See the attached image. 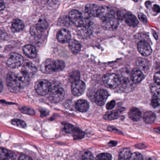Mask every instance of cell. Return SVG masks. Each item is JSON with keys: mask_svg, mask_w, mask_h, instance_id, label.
<instances>
[{"mask_svg": "<svg viewBox=\"0 0 160 160\" xmlns=\"http://www.w3.org/2000/svg\"><path fill=\"white\" fill-rule=\"evenodd\" d=\"M30 78L21 72L17 74L9 72L7 76V84L10 92L18 93L21 89L27 86Z\"/></svg>", "mask_w": 160, "mask_h": 160, "instance_id": "1", "label": "cell"}, {"mask_svg": "<svg viewBox=\"0 0 160 160\" xmlns=\"http://www.w3.org/2000/svg\"><path fill=\"white\" fill-rule=\"evenodd\" d=\"M65 64L63 61H56L48 59L42 63L40 70L45 74H51L54 72L62 71L64 68Z\"/></svg>", "mask_w": 160, "mask_h": 160, "instance_id": "2", "label": "cell"}, {"mask_svg": "<svg viewBox=\"0 0 160 160\" xmlns=\"http://www.w3.org/2000/svg\"><path fill=\"white\" fill-rule=\"evenodd\" d=\"M48 95V98L51 102L57 103L63 99L65 96L64 90L60 86H55L51 88Z\"/></svg>", "mask_w": 160, "mask_h": 160, "instance_id": "3", "label": "cell"}, {"mask_svg": "<svg viewBox=\"0 0 160 160\" xmlns=\"http://www.w3.org/2000/svg\"><path fill=\"white\" fill-rule=\"evenodd\" d=\"M51 88L50 83L47 80H38L35 84V89L37 93L40 96H45L48 94Z\"/></svg>", "mask_w": 160, "mask_h": 160, "instance_id": "4", "label": "cell"}, {"mask_svg": "<svg viewBox=\"0 0 160 160\" xmlns=\"http://www.w3.org/2000/svg\"><path fill=\"white\" fill-rule=\"evenodd\" d=\"M104 85L109 88H114L118 87L120 84L119 77L114 74H107L102 78Z\"/></svg>", "mask_w": 160, "mask_h": 160, "instance_id": "5", "label": "cell"}, {"mask_svg": "<svg viewBox=\"0 0 160 160\" xmlns=\"http://www.w3.org/2000/svg\"><path fill=\"white\" fill-rule=\"evenodd\" d=\"M23 62L21 55L17 52H12L8 60L7 65L10 68H17L22 65Z\"/></svg>", "mask_w": 160, "mask_h": 160, "instance_id": "6", "label": "cell"}, {"mask_svg": "<svg viewBox=\"0 0 160 160\" xmlns=\"http://www.w3.org/2000/svg\"><path fill=\"white\" fill-rule=\"evenodd\" d=\"M98 17L102 21L116 17L114 11L108 7H102L99 8Z\"/></svg>", "mask_w": 160, "mask_h": 160, "instance_id": "7", "label": "cell"}, {"mask_svg": "<svg viewBox=\"0 0 160 160\" xmlns=\"http://www.w3.org/2000/svg\"><path fill=\"white\" fill-rule=\"evenodd\" d=\"M86 85L82 81L78 80L73 82L71 86V91L73 95L77 97L81 96L83 94L85 90Z\"/></svg>", "mask_w": 160, "mask_h": 160, "instance_id": "8", "label": "cell"}, {"mask_svg": "<svg viewBox=\"0 0 160 160\" xmlns=\"http://www.w3.org/2000/svg\"><path fill=\"white\" fill-rule=\"evenodd\" d=\"M69 19L70 21L78 27L82 26L83 23L82 15L77 10H73L69 13Z\"/></svg>", "mask_w": 160, "mask_h": 160, "instance_id": "9", "label": "cell"}, {"mask_svg": "<svg viewBox=\"0 0 160 160\" xmlns=\"http://www.w3.org/2000/svg\"><path fill=\"white\" fill-rule=\"evenodd\" d=\"M109 94L105 89H101L96 92L95 96V101L98 105L102 106L107 100Z\"/></svg>", "mask_w": 160, "mask_h": 160, "instance_id": "10", "label": "cell"}, {"mask_svg": "<svg viewBox=\"0 0 160 160\" xmlns=\"http://www.w3.org/2000/svg\"><path fill=\"white\" fill-rule=\"evenodd\" d=\"M36 72V68L30 62L25 63L22 68L21 73L30 78L33 77Z\"/></svg>", "mask_w": 160, "mask_h": 160, "instance_id": "11", "label": "cell"}, {"mask_svg": "<svg viewBox=\"0 0 160 160\" xmlns=\"http://www.w3.org/2000/svg\"><path fill=\"white\" fill-rule=\"evenodd\" d=\"M118 20L116 17L102 21V26L103 29L109 31H113L118 27Z\"/></svg>", "mask_w": 160, "mask_h": 160, "instance_id": "12", "label": "cell"}, {"mask_svg": "<svg viewBox=\"0 0 160 160\" xmlns=\"http://www.w3.org/2000/svg\"><path fill=\"white\" fill-rule=\"evenodd\" d=\"M137 48L140 53L144 56H149L152 52L151 47L145 41H140L138 43Z\"/></svg>", "mask_w": 160, "mask_h": 160, "instance_id": "13", "label": "cell"}, {"mask_svg": "<svg viewBox=\"0 0 160 160\" xmlns=\"http://www.w3.org/2000/svg\"><path fill=\"white\" fill-rule=\"evenodd\" d=\"M57 38L60 43L63 44L68 43L71 40V33L67 29H61L57 33Z\"/></svg>", "mask_w": 160, "mask_h": 160, "instance_id": "14", "label": "cell"}, {"mask_svg": "<svg viewBox=\"0 0 160 160\" xmlns=\"http://www.w3.org/2000/svg\"><path fill=\"white\" fill-rule=\"evenodd\" d=\"M134 83L132 80L129 79L128 78H125L122 80H120V85L121 89L124 92H130L133 89Z\"/></svg>", "mask_w": 160, "mask_h": 160, "instance_id": "15", "label": "cell"}, {"mask_svg": "<svg viewBox=\"0 0 160 160\" xmlns=\"http://www.w3.org/2000/svg\"><path fill=\"white\" fill-rule=\"evenodd\" d=\"M136 65L138 69L142 72L147 73L148 72L150 68L149 61L144 58H140L136 61Z\"/></svg>", "mask_w": 160, "mask_h": 160, "instance_id": "16", "label": "cell"}, {"mask_svg": "<svg viewBox=\"0 0 160 160\" xmlns=\"http://www.w3.org/2000/svg\"><path fill=\"white\" fill-rule=\"evenodd\" d=\"M78 28L77 33L81 38H86L92 34V30L90 26H82Z\"/></svg>", "mask_w": 160, "mask_h": 160, "instance_id": "17", "label": "cell"}, {"mask_svg": "<svg viewBox=\"0 0 160 160\" xmlns=\"http://www.w3.org/2000/svg\"><path fill=\"white\" fill-rule=\"evenodd\" d=\"M143 78L144 75L142 72L138 68H134L132 71L131 78L134 83H139Z\"/></svg>", "mask_w": 160, "mask_h": 160, "instance_id": "18", "label": "cell"}, {"mask_svg": "<svg viewBox=\"0 0 160 160\" xmlns=\"http://www.w3.org/2000/svg\"><path fill=\"white\" fill-rule=\"evenodd\" d=\"M99 7L95 4H88L85 7V13L90 17H98Z\"/></svg>", "mask_w": 160, "mask_h": 160, "instance_id": "19", "label": "cell"}, {"mask_svg": "<svg viewBox=\"0 0 160 160\" xmlns=\"http://www.w3.org/2000/svg\"><path fill=\"white\" fill-rule=\"evenodd\" d=\"M23 53L29 58L33 59L37 56V51L35 48L31 45H27L22 48Z\"/></svg>", "mask_w": 160, "mask_h": 160, "instance_id": "20", "label": "cell"}, {"mask_svg": "<svg viewBox=\"0 0 160 160\" xmlns=\"http://www.w3.org/2000/svg\"><path fill=\"white\" fill-rule=\"evenodd\" d=\"M124 18L126 23L132 27H135L139 23V22L136 17L129 12L125 14Z\"/></svg>", "mask_w": 160, "mask_h": 160, "instance_id": "21", "label": "cell"}, {"mask_svg": "<svg viewBox=\"0 0 160 160\" xmlns=\"http://www.w3.org/2000/svg\"><path fill=\"white\" fill-rule=\"evenodd\" d=\"M128 116L133 121H138L142 118V112L138 108L132 107L129 111Z\"/></svg>", "mask_w": 160, "mask_h": 160, "instance_id": "22", "label": "cell"}, {"mask_svg": "<svg viewBox=\"0 0 160 160\" xmlns=\"http://www.w3.org/2000/svg\"><path fill=\"white\" fill-rule=\"evenodd\" d=\"M24 24L23 22L19 19H16L13 20L11 25V31L13 32H18L23 30Z\"/></svg>", "mask_w": 160, "mask_h": 160, "instance_id": "23", "label": "cell"}, {"mask_svg": "<svg viewBox=\"0 0 160 160\" xmlns=\"http://www.w3.org/2000/svg\"><path fill=\"white\" fill-rule=\"evenodd\" d=\"M76 109L82 112H87L89 109V103L85 100H79L75 104Z\"/></svg>", "mask_w": 160, "mask_h": 160, "instance_id": "24", "label": "cell"}, {"mask_svg": "<svg viewBox=\"0 0 160 160\" xmlns=\"http://www.w3.org/2000/svg\"><path fill=\"white\" fill-rule=\"evenodd\" d=\"M68 47L72 53L75 54H78L81 50V44H80L79 42L75 39L70 40L69 42Z\"/></svg>", "mask_w": 160, "mask_h": 160, "instance_id": "25", "label": "cell"}, {"mask_svg": "<svg viewBox=\"0 0 160 160\" xmlns=\"http://www.w3.org/2000/svg\"><path fill=\"white\" fill-rule=\"evenodd\" d=\"M121 111L120 110H116L107 112L103 116V118L106 120H113L117 119L120 115Z\"/></svg>", "mask_w": 160, "mask_h": 160, "instance_id": "26", "label": "cell"}, {"mask_svg": "<svg viewBox=\"0 0 160 160\" xmlns=\"http://www.w3.org/2000/svg\"><path fill=\"white\" fill-rule=\"evenodd\" d=\"M131 156V151L129 148H123L119 152L118 160H130Z\"/></svg>", "mask_w": 160, "mask_h": 160, "instance_id": "27", "label": "cell"}, {"mask_svg": "<svg viewBox=\"0 0 160 160\" xmlns=\"http://www.w3.org/2000/svg\"><path fill=\"white\" fill-rule=\"evenodd\" d=\"M143 119L146 123L152 124L156 119V116L153 112L148 111L144 113L143 116Z\"/></svg>", "mask_w": 160, "mask_h": 160, "instance_id": "28", "label": "cell"}, {"mask_svg": "<svg viewBox=\"0 0 160 160\" xmlns=\"http://www.w3.org/2000/svg\"><path fill=\"white\" fill-rule=\"evenodd\" d=\"M150 90L155 97L160 98V85L157 83H152L150 85Z\"/></svg>", "mask_w": 160, "mask_h": 160, "instance_id": "29", "label": "cell"}, {"mask_svg": "<svg viewBox=\"0 0 160 160\" xmlns=\"http://www.w3.org/2000/svg\"><path fill=\"white\" fill-rule=\"evenodd\" d=\"M43 31L41 30L39 27L37 26L36 24L32 26L30 29V33L31 35L35 37H40L42 35Z\"/></svg>", "mask_w": 160, "mask_h": 160, "instance_id": "30", "label": "cell"}, {"mask_svg": "<svg viewBox=\"0 0 160 160\" xmlns=\"http://www.w3.org/2000/svg\"><path fill=\"white\" fill-rule=\"evenodd\" d=\"M11 157L10 151L3 148H0V160H7Z\"/></svg>", "mask_w": 160, "mask_h": 160, "instance_id": "31", "label": "cell"}, {"mask_svg": "<svg viewBox=\"0 0 160 160\" xmlns=\"http://www.w3.org/2000/svg\"><path fill=\"white\" fill-rule=\"evenodd\" d=\"M11 123L13 126L22 128H25L27 126L26 123L24 121L21 120V119H18V118L12 119L11 120Z\"/></svg>", "mask_w": 160, "mask_h": 160, "instance_id": "32", "label": "cell"}, {"mask_svg": "<svg viewBox=\"0 0 160 160\" xmlns=\"http://www.w3.org/2000/svg\"><path fill=\"white\" fill-rule=\"evenodd\" d=\"M93 156L89 151L84 150L80 155V160H93Z\"/></svg>", "mask_w": 160, "mask_h": 160, "instance_id": "33", "label": "cell"}, {"mask_svg": "<svg viewBox=\"0 0 160 160\" xmlns=\"http://www.w3.org/2000/svg\"><path fill=\"white\" fill-rule=\"evenodd\" d=\"M72 133L75 139H82L84 136V133L78 128H75Z\"/></svg>", "mask_w": 160, "mask_h": 160, "instance_id": "34", "label": "cell"}, {"mask_svg": "<svg viewBox=\"0 0 160 160\" xmlns=\"http://www.w3.org/2000/svg\"><path fill=\"white\" fill-rule=\"evenodd\" d=\"M112 157L108 153H102L96 157V160H111Z\"/></svg>", "mask_w": 160, "mask_h": 160, "instance_id": "35", "label": "cell"}, {"mask_svg": "<svg viewBox=\"0 0 160 160\" xmlns=\"http://www.w3.org/2000/svg\"><path fill=\"white\" fill-rule=\"evenodd\" d=\"M80 73L78 71H73L71 74L69 75V80L71 82H74L76 81L79 80L80 78Z\"/></svg>", "mask_w": 160, "mask_h": 160, "instance_id": "36", "label": "cell"}, {"mask_svg": "<svg viewBox=\"0 0 160 160\" xmlns=\"http://www.w3.org/2000/svg\"><path fill=\"white\" fill-rule=\"evenodd\" d=\"M38 27H39L41 30L44 32L45 30L48 28V23L44 19H40L39 21L38 22L37 24H36Z\"/></svg>", "mask_w": 160, "mask_h": 160, "instance_id": "37", "label": "cell"}, {"mask_svg": "<svg viewBox=\"0 0 160 160\" xmlns=\"http://www.w3.org/2000/svg\"><path fill=\"white\" fill-rule=\"evenodd\" d=\"M76 127L69 124H66L64 126L65 131L67 133H72Z\"/></svg>", "mask_w": 160, "mask_h": 160, "instance_id": "38", "label": "cell"}, {"mask_svg": "<svg viewBox=\"0 0 160 160\" xmlns=\"http://www.w3.org/2000/svg\"><path fill=\"white\" fill-rule=\"evenodd\" d=\"M151 104L154 108L158 107L160 105V99L157 97L153 98L151 100Z\"/></svg>", "mask_w": 160, "mask_h": 160, "instance_id": "39", "label": "cell"}, {"mask_svg": "<svg viewBox=\"0 0 160 160\" xmlns=\"http://www.w3.org/2000/svg\"><path fill=\"white\" fill-rule=\"evenodd\" d=\"M131 160H143V158L142 156L140 153H133L132 154Z\"/></svg>", "mask_w": 160, "mask_h": 160, "instance_id": "40", "label": "cell"}, {"mask_svg": "<svg viewBox=\"0 0 160 160\" xmlns=\"http://www.w3.org/2000/svg\"><path fill=\"white\" fill-rule=\"evenodd\" d=\"M138 17H139V19L143 22L146 23L147 22V18L142 13H139L138 14Z\"/></svg>", "mask_w": 160, "mask_h": 160, "instance_id": "41", "label": "cell"}, {"mask_svg": "<svg viewBox=\"0 0 160 160\" xmlns=\"http://www.w3.org/2000/svg\"><path fill=\"white\" fill-rule=\"evenodd\" d=\"M154 79L156 83L160 85V71L157 72L155 74Z\"/></svg>", "mask_w": 160, "mask_h": 160, "instance_id": "42", "label": "cell"}, {"mask_svg": "<svg viewBox=\"0 0 160 160\" xmlns=\"http://www.w3.org/2000/svg\"><path fill=\"white\" fill-rule=\"evenodd\" d=\"M115 104V102L114 100L111 101L109 102L107 105H106V108L108 110H111V109H113L114 107Z\"/></svg>", "mask_w": 160, "mask_h": 160, "instance_id": "43", "label": "cell"}, {"mask_svg": "<svg viewBox=\"0 0 160 160\" xmlns=\"http://www.w3.org/2000/svg\"><path fill=\"white\" fill-rule=\"evenodd\" d=\"M18 160H32V159L26 155H21L19 158Z\"/></svg>", "mask_w": 160, "mask_h": 160, "instance_id": "44", "label": "cell"}, {"mask_svg": "<svg viewBox=\"0 0 160 160\" xmlns=\"http://www.w3.org/2000/svg\"><path fill=\"white\" fill-rule=\"evenodd\" d=\"M125 14H124L123 12H121V11H119V12H118L117 14L116 15V17H117V19L118 20H122L125 17Z\"/></svg>", "mask_w": 160, "mask_h": 160, "instance_id": "45", "label": "cell"}, {"mask_svg": "<svg viewBox=\"0 0 160 160\" xmlns=\"http://www.w3.org/2000/svg\"><path fill=\"white\" fill-rule=\"evenodd\" d=\"M152 9H153V11L154 12H156V13H158L160 12V7L158 5H154L153 6Z\"/></svg>", "mask_w": 160, "mask_h": 160, "instance_id": "46", "label": "cell"}, {"mask_svg": "<svg viewBox=\"0 0 160 160\" xmlns=\"http://www.w3.org/2000/svg\"><path fill=\"white\" fill-rule=\"evenodd\" d=\"M5 7L3 0H0V11L3 10Z\"/></svg>", "mask_w": 160, "mask_h": 160, "instance_id": "47", "label": "cell"}, {"mask_svg": "<svg viewBox=\"0 0 160 160\" xmlns=\"http://www.w3.org/2000/svg\"><path fill=\"white\" fill-rule=\"evenodd\" d=\"M3 88V86L2 82V80L0 79V93H1L2 90Z\"/></svg>", "mask_w": 160, "mask_h": 160, "instance_id": "48", "label": "cell"}, {"mask_svg": "<svg viewBox=\"0 0 160 160\" xmlns=\"http://www.w3.org/2000/svg\"><path fill=\"white\" fill-rule=\"evenodd\" d=\"M155 130L156 132L160 133V128H158L155 129Z\"/></svg>", "mask_w": 160, "mask_h": 160, "instance_id": "49", "label": "cell"}, {"mask_svg": "<svg viewBox=\"0 0 160 160\" xmlns=\"http://www.w3.org/2000/svg\"><path fill=\"white\" fill-rule=\"evenodd\" d=\"M146 160H157L155 158H148L147 159H146Z\"/></svg>", "mask_w": 160, "mask_h": 160, "instance_id": "50", "label": "cell"}, {"mask_svg": "<svg viewBox=\"0 0 160 160\" xmlns=\"http://www.w3.org/2000/svg\"><path fill=\"white\" fill-rule=\"evenodd\" d=\"M1 32H2V31H1V29H0V33H1Z\"/></svg>", "mask_w": 160, "mask_h": 160, "instance_id": "51", "label": "cell"}, {"mask_svg": "<svg viewBox=\"0 0 160 160\" xmlns=\"http://www.w3.org/2000/svg\"></svg>", "mask_w": 160, "mask_h": 160, "instance_id": "52", "label": "cell"}]
</instances>
